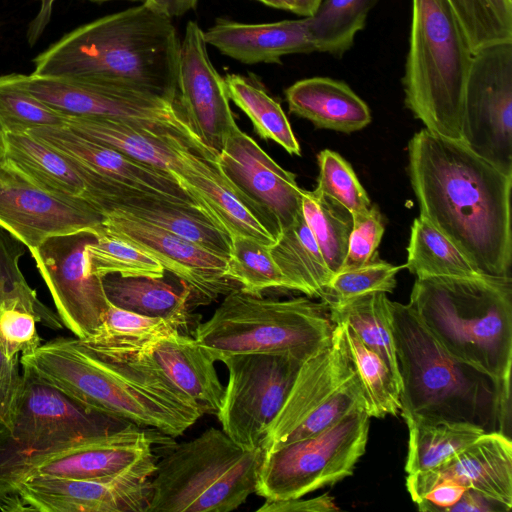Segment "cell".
Returning a JSON list of instances; mask_svg holds the SVG:
<instances>
[{
  "label": "cell",
  "mask_w": 512,
  "mask_h": 512,
  "mask_svg": "<svg viewBox=\"0 0 512 512\" xmlns=\"http://www.w3.org/2000/svg\"><path fill=\"white\" fill-rule=\"evenodd\" d=\"M408 174L420 215L481 274L510 276L512 176L426 128L409 141Z\"/></svg>",
  "instance_id": "obj_1"
},
{
  "label": "cell",
  "mask_w": 512,
  "mask_h": 512,
  "mask_svg": "<svg viewBox=\"0 0 512 512\" xmlns=\"http://www.w3.org/2000/svg\"><path fill=\"white\" fill-rule=\"evenodd\" d=\"M180 49L172 19L141 4L66 33L32 73L179 100Z\"/></svg>",
  "instance_id": "obj_2"
},
{
  "label": "cell",
  "mask_w": 512,
  "mask_h": 512,
  "mask_svg": "<svg viewBox=\"0 0 512 512\" xmlns=\"http://www.w3.org/2000/svg\"><path fill=\"white\" fill-rule=\"evenodd\" d=\"M445 350L494 383L501 431L509 436L512 278H416L408 304Z\"/></svg>",
  "instance_id": "obj_3"
},
{
  "label": "cell",
  "mask_w": 512,
  "mask_h": 512,
  "mask_svg": "<svg viewBox=\"0 0 512 512\" xmlns=\"http://www.w3.org/2000/svg\"><path fill=\"white\" fill-rule=\"evenodd\" d=\"M49 383L87 408L149 428L182 435L203 414L198 405L156 371L102 359L76 338H57L21 355Z\"/></svg>",
  "instance_id": "obj_4"
},
{
  "label": "cell",
  "mask_w": 512,
  "mask_h": 512,
  "mask_svg": "<svg viewBox=\"0 0 512 512\" xmlns=\"http://www.w3.org/2000/svg\"><path fill=\"white\" fill-rule=\"evenodd\" d=\"M391 311L405 422L467 421L501 432L493 381L452 357L408 304L391 301Z\"/></svg>",
  "instance_id": "obj_5"
},
{
  "label": "cell",
  "mask_w": 512,
  "mask_h": 512,
  "mask_svg": "<svg viewBox=\"0 0 512 512\" xmlns=\"http://www.w3.org/2000/svg\"><path fill=\"white\" fill-rule=\"evenodd\" d=\"M22 383L10 416L0 421V510L18 511L16 488L50 457L131 422L82 405L22 365Z\"/></svg>",
  "instance_id": "obj_6"
},
{
  "label": "cell",
  "mask_w": 512,
  "mask_h": 512,
  "mask_svg": "<svg viewBox=\"0 0 512 512\" xmlns=\"http://www.w3.org/2000/svg\"><path fill=\"white\" fill-rule=\"evenodd\" d=\"M473 52L447 0H412L405 105L430 132L462 141L463 100Z\"/></svg>",
  "instance_id": "obj_7"
},
{
  "label": "cell",
  "mask_w": 512,
  "mask_h": 512,
  "mask_svg": "<svg viewBox=\"0 0 512 512\" xmlns=\"http://www.w3.org/2000/svg\"><path fill=\"white\" fill-rule=\"evenodd\" d=\"M333 331L324 301L264 298L238 287L196 326L194 338L216 362L232 354H279L304 362L331 344Z\"/></svg>",
  "instance_id": "obj_8"
},
{
  "label": "cell",
  "mask_w": 512,
  "mask_h": 512,
  "mask_svg": "<svg viewBox=\"0 0 512 512\" xmlns=\"http://www.w3.org/2000/svg\"><path fill=\"white\" fill-rule=\"evenodd\" d=\"M264 450L244 449L223 430L173 444L156 462L148 512H230L257 486Z\"/></svg>",
  "instance_id": "obj_9"
},
{
  "label": "cell",
  "mask_w": 512,
  "mask_h": 512,
  "mask_svg": "<svg viewBox=\"0 0 512 512\" xmlns=\"http://www.w3.org/2000/svg\"><path fill=\"white\" fill-rule=\"evenodd\" d=\"M12 75L27 92L64 116L124 123L175 138L197 155L217 159L190 125L179 100L33 73Z\"/></svg>",
  "instance_id": "obj_10"
},
{
  "label": "cell",
  "mask_w": 512,
  "mask_h": 512,
  "mask_svg": "<svg viewBox=\"0 0 512 512\" xmlns=\"http://www.w3.org/2000/svg\"><path fill=\"white\" fill-rule=\"evenodd\" d=\"M360 410L366 411L363 389L340 328L334 325L331 344L301 364L262 449L267 453L317 434Z\"/></svg>",
  "instance_id": "obj_11"
},
{
  "label": "cell",
  "mask_w": 512,
  "mask_h": 512,
  "mask_svg": "<svg viewBox=\"0 0 512 512\" xmlns=\"http://www.w3.org/2000/svg\"><path fill=\"white\" fill-rule=\"evenodd\" d=\"M370 418L365 410L356 411L264 453L255 493L267 501L295 499L351 476L366 450Z\"/></svg>",
  "instance_id": "obj_12"
},
{
  "label": "cell",
  "mask_w": 512,
  "mask_h": 512,
  "mask_svg": "<svg viewBox=\"0 0 512 512\" xmlns=\"http://www.w3.org/2000/svg\"><path fill=\"white\" fill-rule=\"evenodd\" d=\"M220 361L229 374L217 414L222 430L244 449L262 448L303 362L279 354H232Z\"/></svg>",
  "instance_id": "obj_13"
},
{
  "label": "cell",
  "mask_w": 512,
  "mask_h": 512,
  "mask_svg": "<svg viewBox=\"0 0 512 512\" xmlns=\"http://www.w3.org/2000/svg\"><path fill=\"white\" fill-rule=\"evenodd\" d=\"M461 134L473 152L512 176V41L473 54Z\"/></svg>",
  "instance_id": "obj_14"
},
{
  "label": "cell",
  "mask_w": 512,
  "mask_h": 512,
  "mask_svg": "<svg viewBox=\"0 0 512 512\" xmlns=\"http://www.w3.org/2000/svg\"><path fill=\"white\" fill-rule=\"evenodd\" d=\"M92 231L53 236L30 250L59 318L78 339L96 334L109 309L102 278L88 270L85 248Z\"/></svg>",
  "instance_id": "obj_15"
},
{
  "label": "cell",
  "mask_w": 512,
  "mask_h": 512,
  "mask_svg": "<svg viewBox=\"0 0 512 512\" xmlns=\"http://www.w3.org/2000/svg\"><path fill=\"white\" fill-rule=\"evenodd\" d=\"M104 215L80 197L45 191L17 172L0 169V229L30 250L50 237L92 231Z\"/></svg>",
  "instance_id": "obj_16"
},
{
  "label": "cell",
  "mask_w": 512,
  "mask_h": 512,
  "mask_svg": "<svg viewBox=\"0 0 512 512\" xmlns=\"http://www.w3.org/2000/svg\"><path fill=\"white\" fill-rule=\"evenodd\" d=\"M155 470L156 461L101 479L29 476L16 488L18 511L148 512Z\"/></svg>",
  "instance_id": "obj_17"
},
{
  "label": "cell",
  "mask_w": 512,
  "mask_h": 512,
  "mask_svg": "<svg viewBox=\"0 0 512 512\" xmlns=\"http://www.w3.org/2000/svg\"><path fill=\"white\" fill-rule=\"evenodd\" d=\"M101 230L144 251L191 292L192 305L208 304L238 288L226 275L227 258L128 215H104Z\"/></svg>",
  "instance_id": "obj_18"
},
{
  "label": "cell",
  "mask_w": 512,
  "mask_h": 512,
  "mask_svg": "<svg viewBox=\"0 0 512 512\" xmlns=\"http://www.w3.org/2000/svg\"><path fill=\"white\" fill-rule=\"evenodd\" d=\"M216 161L234 190L283 230L302 212L303 189L296 175L277 164L238 126L227 137Z\"/></svg>",
  "instance_id": "obj_19"
},
{
  "label": "cell",
  "mask_w": 512,
  "mask_h": 512,
  "mask_svg": "<svg viewBox=\"0 0 512 512\" xmlns=\"http://www.w3.org/2000/svg\"><path fill=\"white\" fill-rule=\"evenodd\" d=\"M26 133L63 156L82 178L85 191L91 183L103 180L200 206L171 173L143 164L111 147L85 138L66 125L42 126Z\"/></svg>",
  "instance_id": "obj_20"
},
{
  "label": "cell",
  "mask_w": 512,
  "mask_h": 512,
  "mask_svg": "<svg viewBox=\"0 0 512 512\" xmlns=\"http://www.w3.org/2000/svg\"><path fill=\"white\" fill-rule=\"evenodd\" d=\"M178 97L192 128L219 154L238 125L230 107L225 79L213 66L204 31L194 21L187 23L181 40Z\"/></svg>",
  "instance_id": "obj_21"
},
{
  "label": "cell",
  "mask_w": 512,
  "mask_h": 512,
  "mask_svg": "<svg viewBox=\"0 0 512 512\" xmlns=\"http://www.w3.org/2000/svg\"><path fill=\"white\" fill-rule=\"evenodd\" d=\"M86 200L101 214L118 212L162 228L228 258L231 238L196 205L109 181L98 182Z\"/></svg>",
  "instance_id": "obj_22"
},
{
  "label": "cell",
  "mask_w": 512,
  "mask_h": 512,
  "mask_svg": "<svg viewBox=\"0 0 512 512\" xmlns=\"http://www.w3.org/2000/svg\"><path fill=\"white\" fill-rule=\"evenodd\" d=\"M172 175L230 238L244 236L272 246L282 234L278 222L234 190L216 160L189 151L180 171Z\"/></svg>",
  "instance_id": "obj_23"
},
{
  "label": "cell",
  "mask_w": 512,
  "mask_h": 512,
  "mask_svg": "<svg viewBox=\"0 0 512 512\" xmlns=\"http://www.w3.org/2000/svg\"><path fill=\"white\" fill-rule=\"evenodd\" d=\"M442 480L458 482L512 508V442L497 431L485 432L438 467L407 474L406 488L416 503Z\"/></svg>",
  "instance_id": "obj_24"
},
{
  "label": "cell",
  "mask_w": 512,
  "mask_h": 512,
  "mask_svg": "<svg viewBox=\"0 0 512 512\" xmlns=\"http://www.w3.org/2000/svg\"><path fill=\"white\" fill-rule=\"evenodd\" d=\"M157 439V434L130 423L44 460L27 477L41 475L92 480L123 474L156 461L154 445L158 443Z\"/></svg>",
  "instance_id": "obj_25"
},
{
  "label": "cell",
  "mask_w": 512,
  "mask_h": 512,
  "mask_svg": "<svg viewBox=\"0 0 512 512\" xmlns=\"http://www.w3.org/2000/svg\"><path fill=\"white\" fill-rule=\"evenodd\" d=\"M134 362L159 373L194 401L202 413L218 414L225 387L217 374L216 361L194 337L175 332Z\"/></svg>",
  "instance_id": "obj_26"
},
{
  "label": "cell",
  "mask_w": 512,
  "mask_h": 512,
  "mask_svg": "<svg viewBox=\"0 0 512 512\" xmlns=\"http://www.w3.org/2000/svg\"><path fill=\"white\" fill-rule=\"evenodd\" d=\"M207 45L244 64H282L290 54L315 52L305 18L248 24L219 18L204 31Z\"/></svg>",
  "instance_id": "obj_27"
},
{
  "label": "cell",
  "mask_w": 512,
  "mask_h": 512,
  "mask_svg": "<svg viewBox=\"0 0 512 512\" xmlns=\"http://www.w3.org/2000/svg\"><path fill=\"white\" fill-rule=\"evenodd\" d=\"M285 97L290 113L317 128L351 133L371 122L368 105L343 81L305 78L289 86Z\"/></svg>",
  "instance_id": "obj_28"
},
{
  "label": "cell",
  "mask_w": 512,
  "mask_h": 512,
  "mask_svg": "<svg viewBox=\"0 0 512 512\" xmlns=\"http://www.w3.org/2000/svg\"><path fill=\"white\" fill-rule=\"evenodd\" d=\"M65 117V125L77 134L171 174L180 171L187 152L192 151L175 138L124 123L101 118Z\"/></svg>",
  "instance_id": "obj_29"
},
{
  "label": "cell",
  "mask_w": 512,
  "mask_h": 512,
  "mask_svg": "<svg viewBox=\"0 0 512 512\" xmlns=\"http://www.w3.org/2000/svg\"><path fill=\"white\" fill-rule=\"evenodd\" d=\"M60 329L63 323L37 298L23 277L0 278V351L9 359L34 352L41 345L36 323Z\"/></svg>",
  "instance_id": "obj_30"
},
{
  "label": "cell",
  "mask_w": 512,
  "mask_h": 512,
  "mask_svg": "<svg viewBox=\"0 0 512 512\" xmlns=\"http://www.w3.org/2000/svg\"><path fill=\"white\" fill-rule=\"evenodd\" d=\"M110 304L139 315L172 322L181 333L191 324V292L182 283L177 287L162 278L123 277L117 274L102 278Z\"/></svg>",
  "instance_id": "obj_31"
},
{
  "label": "cell",
  "mask_w": 512,
  "mask_h": 512,
  "mask_svg": "<svg viewBox=\"0 0 512 512\" xmlns=\"http://www.w3.org/2000/svg\"><path fill=\"white\" fill-rule=\"evenodd\" d=\"M179 329L170 321L139 315L110 304L96 334L78 343L96 356L132 363Z\"/></svg>",
  "instance_id": "obj_32"
},
{
  "label": "cell",
  "mask_w": 512,
  "mask_h": 512,
  "mask_svg": "<svg viewBox=\"0 0 512 512\" xmlns=\"http://www.w3.org/2000/svg\"><path fill=\"white\" fill-rule=\"evenodd\" d=\"M1 135L2 166L12 169L45 191L84 199L85 184L82 178L58 152L28 133Z\"/></svg>",
  "instance_id": "obj_33"
},
{
  "label": "cell",
  "mask_w": 512,
  "mask_h": 512,
  "mask_svg": "<svg viewBox=\"0 0 512 512\" xmlns=\"http://www.w3.org/2000/svg\"><path fill=\"white\" fill-rule=\"evenodd\" d=\"M270 254L291 290L325 300L333 276L301 212L278 240Z\"/></svg>",
  "instance_id": "obj_34"
},
{
  "label": "cell",
  "mask_w": 512,
  "mask_h": 512,
  "mask_svg": "<svg viewBox=\"0 0 512 512\" xmlns=\"http://www.w3.org/2000/svg\"><path fill=\"white\" fill-rule=\"evenodd\" d=\"M326 304L332 323H347L364 345L383 358L400 382L391 300L386 293L373 292Z\"/></svg>",
  "instance_id": "obj_35"
},
{
  "label": "cell",
  "mask_w": 512,
  "mask_h": 512,
  "mask_svg": "<svg viewBox=\"0 0 512 512\" xmlns=\"http://www.w3.org/2000/svg\"><path fill=\"white\" fill-rule=\"evenodd\" d=\"M406 424L409 430L407 474L438 467L486 432L467 421L413 419Z\"/></svg>",
  "instance_id": "obj_36"
},
{
  "label": "cell",
  "mask_w": 512,
  "mask_h": 512,
  "mask_svg": "<svg viewBox=\"0 0 512 512\" xmlns=\"http://www.w3.org/2000/svg\"><path fill=\"white\" fill-rule=\"evenodd\" d=\"M404 266L417 278L483 275L446 236L420 214L411 226Z\"/></svg>",
  "instance_id": "obj_37"
},
{
  "label": "cell",
  "mask_w": 512,
  "mask_h": 512,
  "mask_svg": "<svg viewBox=\"0 0 512 512\" xmlns=\"http://www.w3.org/2000/svg\"><path fill=\"white\" fill-rule=\"evenodd\" d=\"M228 96L250 119L263 140H272L291 155H301L300 145L280 103L253 76L228 74Z\"/></svg>",
  "instance_id": "obj_38"
},
{
  "label": "cell",
  "mask_w": 512,
  "mask_h": 512,
  "mask_svg": "<svg viewBox=\"0 0 512 512\" xmlns=\"http://www.w3.org/2000/svg\"><path fill=\"white\" fill-rule=\"evenodd\" d=\"M348 355L360 380L370 417L397 415L401 408L400 382L387 363L356 336L351 327L338 324Z\"/></svg>",
  "instance_id": "obj_39"
},
{
  "label": "cell",
  "mask_w": 512,
  "mask_h": 512,
  "mask_svg": "<svg viewBox=\"0 0 512 512\" xmlns=\"http://www.w3.org/2000/svg\"><path fill=\"white\" fill-rule=\"evenodd\" d=\"M377 0H322L313 15L304 17L315 51L342 57L354 44Z\"/></svg>",
  "instance_id": "obj_40"
},
{
  "label": "cell",
  "mask_w": 512,
  "mask_h": 512,
  "mask_svg": "<svg viewBox=\"0 0 512 512\" xmlns=\"http://www.w3.org/2000/svg\"><path fill=\"white\" fill-rule=\"evenodd\" d=\"M302 212L328 268L337 273L347 254L352 213L316 189H303Z\"/></svg>",
  "instance_id": "obj_41"
},
{
  "label": "cell",
  "mask_w": 512,
  "mask_h": 512,
  "mask_svg": "<svg viewBox=\"0 0 512 512\" xmlns=\"http://www.w3.org/2000/svg\"><path fill=\"white\" fill-rule=\"evenodd\" d=\"M269 247L244 236L231 238V251L226 262L227 277L250 294L261 295L272 288L291 290Z\"/></svg>",
  "instance_id": "obj_42"
},
{
  "label": "cell",
  "mask_w": 512,
  "mask_h": 512,
  "mask_svg": "<svg viewBox=\"0 0 512 512\" xmlns=\"http://www.w3.org/2000/svg\"><path fill=\"white\" fill-rule=\"evenodd\" d=\"M85 254L89 272L101 278L111 274L162 278L165 273L150 255L102 230L87 244Z\"/></svg>",
  "instance_id": "obj_43"
},
{
  "label": "cell",
  "mask_w": 512,
  "mask_h": 512,
  "mask_svg": "<svg viewBox=\"0 0 512 512\" xmlns=\"http://www.w3.org/2000/svg\"><path fill=\"white\" fill-rule=\"evenodd\" d=\"M473 53L512 41V0H447Z\"/></svg>",
  "instance_id": "obj_44"
},
{
  "label": "cell",
  "mask_w": 512,
  "mask_h": 512,
  "mask_svg": "<svg viewBox=\"0 0 512 512\" xmlns=\"http://www.w3.org/2000/svg\"><path fill=\"white\" fill-rule=\"evenodd\" d=\"M65 119L22 88L12 73L0 76L1 133H26L42 126H63Z\"/></svg>",
  "instance_id": "obj_45"
},
{
  "label": "cell",
  "mask_w": 512,
  "mask_h": 512,
  "mask_svg": "<svg viewBox=\"0 0 512 512\" xmlns=\"http://www.w3.org/2000/svg\"><path fill=\"white\" fill-rule=\"evenodd\" d=\"M319 174L316 190L333 199L352 214L372 206L365 189L351 165L337 152L322 150L318 156Z\"/></svg>",
  "instance_id": "obj_46"
},
{
  "label": "cell",
  "mask_w": 512,
  "mask_h": 512,
  "mask_svg": "<svg viewBox=\"0 0 512 512\" xmlns=\"http://www.w3.org/2000/svg\"><path fill=\"white\" fill-rule=\"evenodd\" d=\"M404 265L390 264L379 257L352 269H342L333 274L324 302L344 300L373 293H391L396 287V275Z\"/></svg>",
  "instance_id": "obj_47"
},
{
  "label": "cell",
  "mask_w": 512,
  "mask_h": 512,
  "mask_svg": "<svg viewBox=\"0 0 512 512\" xmlns=\"http://www.w3.org/2000/svg\"><path fill=\"white\" fill-rule=\"evenodd\" d=\"M352 216L353 227L341 270L357 268L377 258V249L385 231L383 218L375 205Z\"/></svg>",
  "instance_id": "obj_48"
},
{
  "label": "cell",
  "mask_w": 512,
  "mask_h": 512,
  "mask_svg": "<svg viewBox=\"0 0 512 512\" xmlns=\"http://www.w3.org/2000/svg\"><path fill=\"white\" fill-rule=\"evenodd\" d=\"M19 363L20 359H9L0 351V421L10 416L20 391Z\"/></svg>",
  "instance_id": "obj_49"
},
{
  "label": "cell",
  "mask_w": 512,
  "mask_h": 512,
  "mask_svg": "<svg viewBox=\"0 0 512 512\" xmlns=\"http://www.w3.org/2000/svg\"><path fill=\"white\" fill-rule=\"evenodd\" d=\"M468 488L458 482L442 480L435 484L416 502L418 510L423 512H446L456 504Z\"/></svg>",
  "instance_id": "obj_50"
},
{
  "label": "cell",
  "mask_w": 512,
  "mask_h": 512,
  "mask_svg": "<svg viewBox=\"0 0 512 512\" xmlns=\"http://www.w3.org/2000/svg\"><path fill=\"white\" fill-rule=\"evenodd\" d=\"M339 507L328 493L321 496L303 499L295 498L282 501H265L257 512H331L338 511Z\"/></svg>",
  "instance_id": "obj_51"
},
{
  "label": "cell",
  "mask_w": 512,
  "mask_h": 512,
  "mask_svg": "<svg viewBox=\"0 0 512 512\" xmlns=\"http://www.w3.org/2000/svg\"><path fill=\"white\" fill-rule=\"evenodd\" d=\"M502 503L491 499L473 489L464 492L460 500L446 512H508Z\"/></svg>",
  "instance_id": "obj_52"
},
{
  "label": "cell",
  "mask_w": 512,
  "mask_h": 512,
  "mask_svg": "<svg viewBox=\"0 0 512 512\" xmlns=\"http://www.w3.org/2000/svg\"><path fill=\"white\" fill-rule=\"evenodd\" d=\"M56 1L57 0H40L39 9L35 17L29 22L26 32V39L30 46H34L38 42L50 23Z\"/></svg>",
  "instance_id": "obj_53"
},
{
  "label": "cell",
  "mask_w": 512,
  "mask_h": 512,
  "mask_svg": "<svg viewBox=\"0 0 512 512\" xmlns=\"http://www.w3.org/2000/svg\"><path fill=\"white\" fill-rule=\"evenodd\" d=\"M198 0H144L143 5L169 19L181 17L197 6Z\"/></svg>",
  "instance_id": "obj_54"
},
{
  "label": "cell",
  "mask_w": 512,
  "mask_h": 512,
  "mask_svg": "<svg viewBox=\"0 0 512 512\" xmlns=\"http://www.w3.org/2000/svg\"><path fill=\"white\" fill-rule=\"evenodd\" d=\"M322 0H295V14L309 17L314 14Z\"/></svg>",
  "instance_id": "obj_55"
},
{
  "label": "cell",
  "mask_w": 512,
  "mask_h": 512,
  "mask_svg": "<svg viewBox=\"0 0 512 512\" xmlns=\"http://www.w3.org/2000/svg\"><path fill=\"white\" fill-rule=\"evenodd\" d=\"M261 2L269 7L285 10L284 5L281 0H256Z\"/></svg>",
  "instance_id": "obj_56"
},
{
  "label": "cell",
  "mask_w": 512,
  "mask_h": 512,
  "mask_svg": "<svg viewBox=\"0 0 512 512\" xmlns=\"http://www.w3.org/2000/svg\"><path fill=\"white\" fill-rule=\"evenodd\" d=\"M286 11L294 12L295 0H281Z\"/></svg>",
  "instance_id": "obj_57"
},
{
  "label": "cell",
  "mask_w": 512,
  "mask_h": 512,
  "mask_svg": "<svg viewBox=\"0 0 512 512\" xmlns=\"http://www.w3.org/2000/svg\"><path fill=\"white\" fill-rule=\"evenodd\" d=\"M2 164H3V144H2V135L0 132V169L2 167Z\"/></svg>",
  "instance_id": "obj_58"
},
{
  "label": "cell",
  "mask_w": 512,
  "mask_h": 512,
  "mask_svg": "<svg viewBox=\"0 0 512 512\" xmlns=\"http://www.w3.org/2000/svg\"><path fill=\"white\" fill-rule=\"evenodd\" d=\"M90 1L96 2V3H102V2L112 1V0H90ZM125 1H132V2L141 1L143 3L144 0H125Z\"/></svg>",
  "instance_id": "obj_59"
}]
</instances>
